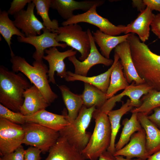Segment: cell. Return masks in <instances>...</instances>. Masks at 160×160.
Instances as JSON below:
<instances>
[{
    "label": "cell",
    "instance_id": "cell-4",
    "mask_svg": "<svg viewBox=\"0 0 160 160\" xmlns=\"http://www.w3.org/2000/svg\"><path fill=\"white\" fill-rule=\"evenodd\" d=\"M92 117L95 122V128L89 141L81 153L86 159L97 160L110 146L111 129L108 114L96 109Z\"/></svg>",
    "mask_w": 160,
    "mask_h": 160
},
{
    "label": "cell",
    "instance_id": "cell-33",
    "mask_svg": "<svg viewBox=\"0 0 160 160\" xmlns=\"http://www.w3.org/2000/svg\"><path fill=\"white\" fill-rule=\"evenodd\" d=\"M0 118L22 125L26 123L25 116L20 112L13 111L0 104Z\"/></svg>",
    "mask_w": 160,
    "mask_h": 160
},
{
    "label": "cell",
    "instance_id": "cell-40",
    "mask_svg": "<svg viewBox=\"0 0 160 160\" xmlns=\"http://www.w3.org/2000/svg\"><path fill=\"white\" fill-rule=\"evenodd\" d=\"M98 160H116L115 156L107 150L99 157Z\"/></svg>",
    "mask_w": 160,
    "mask_h": 160
},
{
    "label": "cell",
    "instance_id": "cell-37",
    "mask_svg": "<svg viewBox=\"0 0 160 160\" xmlns=\"http://www.w3.org/2000/svg\"><path fill=\"white\" fill-rule=\"evenodd\" d=\"M150 25L152 31L160 39V13L155 15Z\"/></svg>",
    "mask_w": 160,
    "mask_h": 160
},
{
    "label": "cell",
    "instance_id": "cell-1",
    "mask_svg": "<svg viewBox=\"0 0 160 160\" xmlns=\"http://www.w3.org/2000/svg\"><path fill=\"white\" fill-rule=\"evenodd\" d=\"M127 40L139 76L152 89L160 91V55L153 52L135 33H130Z\"/></svg>",
    "mask_w": 160,
    "mask_h": 160
},
{
    "label": "cell",
    "instance_id": "cell-31",
    "mask_svg": "<svg viewBox=\"0 0 160 160\" xmlns=\"http://www.w3.org/2000/svg\"><path fill=\"white\" fill-rule=\"evenodd\" d=\"M141 104L130 111L133 113H142L148 115L154 109L160 106V91L152 89L141 99Z\"/></svg>",
    "mask_w": 160,
    "mask_h": 160
},
{
    "label": "cell",
    "instance_id": "cell-7",
    "mask_svg": "<svg viewBox=\"0 0 160 160\" xmlns=\"http://www.w3.org/2000/svg\"><path fill=\"white\" fill-rule=\"evenodd\" d=\"M22 126L25 132L23 144L36 147L45 154L60 137L59 132L35 123Z\"/></svg>",
    "mask_w": 160,
    "mask_h": 160
},
{
    "label": "cell",
    "instance_id": "cell-27",
    "mask_svg": "<svg viewBox=\"0 0 160 160\" xmlns=\"http://www.w3.org/2000/svg\"><path fill=\"white\" fill-rule=\"evenodd\" d=\"M83 105L87 108L95 106L100 109L107 100L106 93L89 84L84 83L83 91L81 95Z\"/></svg>",
    "mask_w": 160,
    "mask_h": 160
},
{
    "label": "cell",
    "instance_id": "cell-44",
    "mask_svg": "<svg viewBox=\"0 0 160 160\" xmlns=\"http://www.w3.org/2000/svg\"><path fill=\"white\" fill-rule=\"evenodd\" d=\"M0 160H3L2 159V158H0Z\"/></svg>",
    "mask_w": 160,
    "mask_h": 160
},
{
    "label": "cell",
    "instance_id": "cell-29",
    "mask_svg": "<svg viewBox=\"0 0 160 160\" xmlns=\"http://www.w3.org/2000/svg\"><path fill=\"white\" fill-rule=\"evenodd\" d=\"M122 68L120 61L119 60L111 72L110 84L106 93L107 100L113 96L118 91L124 90L129 85L124 76Z\"/></svg>",
    "mask_w": 160,
    "mask_h": 160
},
{
    "label": "cell",
    "instance_id": "cell-25",
    "mask_svg": "<svg viewBox=\"0 0 160 160\" xmlns=\"http://www.w3.org/2000/svg\"><path fill=\"white\" fill-rule=\"evenodd\" d=\"M58 87L68 110L67 118L70 122H71L77 118L83 105L81 95L75 94L65 85H60Z\"/></svg>",
    "mask_w": 160,
    "mask_h": 160
},
{
    "label": "cell",
    "instance_id": "cell-19",
    "mask_svg": "<svg viewBox=\"0 0 160 160\" xmlns=\"http://www.w3.org/2000/svg\"><path fill=\"white\" fill-rule=\"evenodd\" d=\"M152 89L145 83L136 85L133 82L121 93L108 99L105 105L108 108L112 110L117 102L121 101L122 98L126 96L129 98L131 106L135 108H138L141 104L140 99L141 97L148 93Z\"/></svg>",
    "mask_w": 160,
    "mask_h": 160
},
{
    "label": "cell",
    "instance_id": "cell-43",
    "mask_svg": "<svg viewBox=\"0 0 160 160\" xmlns=\"http://www.w3.org/2000/svg\"><path fill=\"white\" fill-rule=\"evenodd\" d=\"M116 160H143L140 158H138L136 159H129L124 158L122 156H115Z\"/></svg>",
    "mask_w": 160,
    "mask_h": 160
},
{
    "label": "cell",
    "instance_id": "cell-2",
    "mask_svg": "<svg viewBox=\"0 0 160 160\" xmlns=\"http://www.w3.org/2000/svg\"><path fill=\"white\" fill-rule=\"evenodd\" d=\"M32 85L25 75L0 66V102L15 112H20L24 101L25 92Z\"/></svg>",
    "mask_w": 160,
    "mask_h": 160
},
{
    "label": "cell",
    "instance_id": "cell-16",
    "mask_svg": "<svg viewBox=\"0 0 160 160\" xmlns=\"http://www.w3.org/2000/svg\"><path fill=\"white\" fill-rule=\"evenodd\" d=\"M67 113L59 115L44 109L28 116H25L26 123H35L60 132L70 123L67 117Z\"/></svg>",
    "mask_w": 160,
    "mask_h": 160
},
{
    "label": "cell",
    "instance_id": "cell-10",
    "mask_svg": "<svg viewBox=\"0 0 160 160\" xmlns=\"http://www.w3.org/2000/svg\"><path fill=\"white\" fill-rule=\"evenodd\" d=\"M90 43V50L87 57L84 61L78 60L75 55L68 57V60L74 65V72L76 74L83 76H87L90 69L93 66L98 64H102L106 66L111 65L114 60L107 59L102 55L99 52L94 40L92 33L89 29L87 30Z\"/></svg>",
    "mask_w": 160,
    "mask_h": 160
},
{
    "label": "cell",
    "instance_id": "cell-39",
    "mask_svg": "<svg viewBox=\"0 0 160 160\" xmlns=\"http://www.w3.org/2000/svg\"><path fill=\"white\" fill-rule=\"evenodd\" d=\"M143 1L152 11L155 10L160 12V0H143Z\"/></svg>",
    "mask_w": 160,
    "mask_h": 160
},
{
    "label": "cell",
    "instance_id": "cell-30",
    "mask_svg": "<svg viewBox=\"0 0 160 160\" xmlns=\"http://www.w3.org/2000/svg\"><path fill=\"white\" fill-rule=\"evenodd\" d=\"M7 11H0V33L7 43L11 53L13 52L11 47L12 37L15 35L18 37H25V35L15 26L13 21L11 20Z\"/></svg>",
    "mask_w": 160,
    "mask_h": 160
},
{
    "label": "cell",
    "instance_id": "cell-23",
    "mask_svg": "<svg viewBox=\"0 0 160 160\" xmlns=\"http://www.w3.org/2000/svg\"><path fill=\"white\" fill-rule=\"evenodd\" d=\"M137 116L145 132L146 149L149 156L160 150V129L149 120L148 115L137 113Z\"/></svg>",
    "mask_w": 160,
    "mask_h": 160
},
{
    "label": "cell",
    "instance_id": "cell-36",
    "mask_svg": "<svg viewBox=\"0 0 160 160\" xmlns=\"http://www.w3.org/2000/svg\"><path fill=\"white\" fill-rule=\"evenodd\" d=\"M25 151L21 145L14 152L3 156L2 159L3 160H24Z\"/></svg>",
    "mask_w": 160,
    "mask_h": 160
},
{
    "label": "cell",
    "instance_id": "cell-24",
    "mask_svg": "<svg viewBox=\"0 0 160 160\" xmlns=\"http://www.w3.org/2000/svg\"><path fill=\"white\" fill-rule=\"evenodd\" d=\"M94 40L98 46L102 55L110 59V55L112 49L122 42L127 41L129 33L121 36H112L105 34L97 30L92 32Z\"/></svg>",
    "mask_w": 160,
    "mask_h": 160
},
{
    "label": "cell",
    "instance_id": "cell-34",
    "mask_svg": "<svg viewBox=\"0 0 160 160\" xmlns=\"http://www.w3.org/2000/svg\"><path fill=\"white\" fill-rule=\"evenodd\" d=\"M31 1V0H13L7 12L9 15H14L23 9L26 5Z\"/></svg>",
    "mask_w": 160,
    "mask_h": 160
},
{
    "label": "cell",
    "instance_id": "cell-5",
    "mask_svg": "<svg viewBox=\"0 0 160 160\" xmlns=\"http://www.w3.org/2000/svg\"><path fill=\"white\" fill-rule=\"evenodd\" d=\"M95 106L87 108L83 105L77 118L59 132L71 144L82 151L87 144L92 134L86 131L91 122Z\"/></svg>",
    "mask_w": 160,
    "mask_h": 160
},
{
    "label": "cell",
    "instance_id": "cell-8",
    "mask_svg": "<svg viewBox=\"0 0 160 160\" xmlns=\"http://www.w3.org/2000/svg\"><path fill=\"white\" fill-rule=\"evenodd\" d=\"M98 6L95 5L84 12L74 15L69 19L63 22V26L71 24L85 23L95 25L104 33L112 36H116L124 33L126 26L122 25L116 26L107 18H104L97 12Z\"/></svg>",
    "mask_w": 160,
    "mask_h": 160
},
{
    "label": "cell",
    "instance_id": "cell-21",
    "mask_svg": "<svg viewBox=\"0 0 160 160\" xmlns=\"http://www.w3.org/2000/svg\"><path fill=\"white\" fill-rule=\"evenodd\" d=\"M119 58L115 53L114 61L110 68L105 72L97 76L88 77L79 75L70 71H67V74L64 78L67 81H79L91 84L106 93L109 87L112 71L119 60Z\"/></svg>",
    "mask_w": 160,
    "mask_h": 160
},
{
    "label": "cell",
    "instance_id": "cell-35",
    "mask_svg": "<svg viewBox=\"0 0 160 160\" xmlns=\"http://www.w3.org/2000/svg\"><path fill=\"white\" fill-rule=\"evenodd\" d=\"M41 153L40 149L31 146L25 151L24 160H41Z\"/></svg>",
    "mask_w": 160,
    "mask_h": 160
},
{
    "label": "cell",
    "instance_id": "cell-41",
    "mask_svg": "<svg viewBox=\"0 0 160 160\" xmlns=\"http://www.w3.org/2000/svg\"><path fill=\"white\" fill-rule=\"evenodd\" d=\"M132 4L133 6L136 7L140 12L145 9V6L143 0H132Z\"/></svg>",
    "mask_w": 160,
    "mask_h": 160
},
{
    "label": "cell",
    "instance_id": "cell-13",
    "mask_svg": "<svg viewBox=\"0 0 160 160\" xmlns=\"http://www.w3.org/2000/svg\"><path fill=\"white\" fill-rule=\"evenodd\" d=\"M76 51L73 49H68L63 52H60L56 47H53L46 49L44 52L47 54L43 58L46 60L49 65L48 76L49 83L55 84L54 78L55 73L60 78H65L67 74V71L64 60L67 57L75 55Z\"/></svg>",
    "mask_w": 160,
    "mask_h": 160
},
{
    "label": "cell",
    "instance_id": "cell-17",
    "mask_svg": "<svg viewBox=\"0 0 160 160\" xmlns=\"http://www.w3.org/2000/svg\"><path fill=\"white\" fill-rule=\"evenodd\" d=\"M115 53L119 57L124 73L128 82H134L136 85L145 83L138 74L132 57L129 42L126 41L117 45L114 48Z\"/></svg>",
    "mask_w": 160,
    "mask_h": 160
},
{
    "label": "cell",
    "instance_id": "cell-20",
    "mask_svg": "<svg viewBox=\"0 0 160 160\" xmlns=\"http://www.w3.org/2000/svg\"><path fill=\"white\" fill-rule=\"evenodd\" d=\"M24 97L20 112L25 116L32 115L49 105L40 91L33 85L25 92Z\"/></svg>",
    "mask_w": 160,
    "mask_h": 160
},
{
    "label": "cell",
    "instance_id": "cell-32",
    "mask_svg": "<svg viewBox=\"0 0 160 160\" xmlns=\"http://www.w3.org/2000/svg\"><path fill=\"white\" fill-rule=\"evenodd\" d=\"M51 0H32L36 10L37 14L41 16L44 26L53 32L59 28L58 21L56 19L51 20L49 15V11L50 8Z\"/></svg>",
    "mask_w": 160,
    "mask_h": 160
},
{
    "label": "cell",
    "instance_id": "cell-6",
    "mask_svg": "<svg viewBox=\"0 0 160 160\" xmlns=\"http://www.w3.org/2000/svg\"><path fill=\"white\" fill-rule=\"evenodd\" d=\"M52 32L57 34L55 38L57 42H65L80 53V61H83L87 57L91 48L89 38L87 31H83L79 25L71 24L59 27Z\"/></svg>",
    "mask_w": 160,
    "mask_h": 160
},
{
    "label": "cell",
    "instance_id": "cell-11",
    "mask_svg": "<svg viewBox=\"0 0 160 160\" xmlns=\"http://www.w3.org/2000/svg\"><path fill=\"white\" fill-rule=\"evenodd\" d=\"M43 33L41 35L29 37H18V42L28 44L33 46L36 51L33 55V57L36 61L42 60L44 56L45 50L53 47H60L65 48L67 46L65 44H61L57 42L55 38L57 35L56 33L52 32L46 28L42 30Z\"/></svg>",
    "mask_w": 160,
    "mask_h": 160
},
{
    "label": "cell",
    "instance_id": "cell-22",
    "mask_svg": "<svg viewBox=\"0 0 160 160\" xmlns=\"http://www.w3.org/2000/svg\"><path fill=\"white\" fill-rule=\"evenodd\" d=\"M137 18L126 26L125 34L131 33L137 34L140 39L144 42L148 39L150 27L155 15L148 7L140 12Z\"/></svg>",
    "mask_w": 160,
    "mask_h": 160
},
{
    "label": "cell",
    "instance_id": "cell-38",
    "mask_svg": "<svg viewBox=\"0 0 160 160\" xmlns=\"http://www.w3.org/2000/svg\"><path fill=\"white\" fill-rule=\"evenodd\" d=\"M153 110V113L150 116H148V117L160 129V108H156Z\"/></svg>",
    "mask_w": 160,
    "mask_h": 160
},
{
    "label": "cell",
    "instance_id": "cell-12",
    "mask_svg": "<svg viewBox=\"0 0 160 160\" xmlns=\"http://www.w3.org/2000/svg\"><path fill=\"white\" fill-rule=\"evenodd\" d=\"M35 7L34 4L31 1L28 4L26 10L23 9L14 15L15 26L26 37L39 35L41 31L45 28L35 16Z\"/></svg>",
    "mask_w": 160,
    "mask_h": 160
},
{
    "label": "cell",
    "instance_id": "cell-18",
    "mask_svg": "<svg viewBox=\"0 0 160 160\" xmlns=\"http://www.w3.org/2000/svg\"><path fill=\"white\" fill-rule=\"evenodd\" d=\"M45 160H85L81 151L64 137H59L50 148Z\"/></svg>",
    "mask_w": 160,
    "mask_h": 160
},
{
    "label": "cell",
    "instance_id": "cell-26",
    "mask_svg": "<svg viewBox=\"0 0 160 160\" xmlns=\"http://www.w3.org/2000/svg\"><path fill=\"white\" fill-rule=\"evenodd\" d=\"M130 103L129 99H128L119 109L111 110L108 113L111 124V134L110 145L107 151L113 154L115 152V140L121 126V119L124 115L133 109V107L130 105Z\"/></svg>",
    "mask_w": 160,
    "mask_h": 160
},
{
    "label": "cell",
    "instance_id": "cell-28",
    "mask_svg": "<svg viewBox=\"0 0 160 160\" xmlns=\"http://www.w3.org/2000/svg\"><path fill=\"white\" fill-rule=\"evenodd\" d=\"M132 113L129 119H125L123 121L124 127L119 139L115 145V151L124 147L135 132L140 131L143 129L138 119L137 113Z\"/></svg>",
    "mask_w": 160,
    "mask_h": 160
},
{
    "label": "cell",
    "instance_id": "cell-3",
    "mask_svg": "<svg viewBox=\"0 0 160 160\" xmlns=\"http://www.w3.org/2000/svg\"><path fill=\"white\" fill-rule=\"evenodd\" d=\"M12 71L23 74L40 91L50 105L58 96L52 89L48 80V69L43 60L34 61L30 64L23 57L10 53Z\"/></svg>",
    "mask_w": 160,
    "mask_h": 160
},
{
    "label": "cell",
    "instance_id": "cell-42",
    "mask_svg": "<svg viewBox=\"0 0 160 160\" xmlns=\"http://www.w3.org/2000/svg\"><path fill=\"white\" fill-rule=\"evenodd\" d=\"M147 160H160V150L149 156Z\"/></svg>",
    "mask_w": 160,
    "mask_h": 160
},
{
    "label": "cell",
    "instance_id": "cell-15",
    "mask_svg": "<svg viewBox=\"0 0 160 160\" xmlns=\"http://www.w3.org/2000/svg\"><path fill=\"white\" fill-rule=\"evenodd\" d=\"M145 132L143 128L134 133L131 137L129 142L121 149L116 151L114 156H122L131 159L134 157L146 160L149 156L146 149Z\"/></svg>",
    "mask_w": 160,
    "mask_h": 160
},
{
    "label": "cell",
    "instance_id": "cell-9",
    "mask_svg": "<svg viewBox=\"0 0 160 160\" xmlns=\"http://www.w3.org/2000/svg\"><path fill=\"white\" fill-rule=\"evenodd\" d=\"M25 132L22 126L0 118V153L3 156L23 144Z\"/></svg>",
    "mask_w": 160,
    "mask_h": 160
},
{
    "label": "cell",
    "instance_id": "cell-14",
    "mask_svg": "<svg viewBox=\"0 0 160 160\" xmlns=\"http://www.w3.org/2000/svg\"><path fill=\"white\" fill-rule=\"evenodd\" d=\"M102 0H86L77 1L74 0H51L50 7L56 10L63 19L68 20L73 17L76 10H81L85 12L94 5L99 7L104 3Z\"/></svg>",
    "mask_w": 160,
    "mask_h": 160
}]
</instances>
